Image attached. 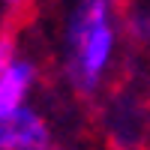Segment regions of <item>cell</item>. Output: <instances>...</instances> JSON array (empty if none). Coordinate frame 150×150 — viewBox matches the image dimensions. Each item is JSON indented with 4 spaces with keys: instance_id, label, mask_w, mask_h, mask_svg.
Listing matches in <instances>:
<instances>
[{
    "instance_id": "obj_7",
    "label": "cell",
    "mask_w": 150,
    "mask_h": 150,
    "mask_svg": "<svg viewBox=\"0 0 150 150\" xmlns=\"http://www.w3.org/2000/svg\"><path fill=\"white\" fill-rule=\"evenodd\" d=\"M117 3H120V6H126V3H129V0H117Z\"/></svg>"
},
{
    "instance_id": "obj_1",
    "label": "cell",
    "mask_w": 150,
    "mask_h": 150,
    "mask_svg": "<svg viewBox=\"0 0 150 150\" xmlns=\"http://www.w3.org/2000/svg\"><path fill=\"white\" fill-rule=\"evenodd\" d=\"M114 0H78L66 24V81L78 96H93L114 54Z\"/></svg>"
},
{
    "instance_id": "obj_4",
    "label": "cell",
    "mask_w": 150,
    "mask_h": 150,
    "mask_svg": "<svg viewBox=\"0 0 150 150\" xmlns=\"http://www.w3.org/2000/svg\"><path fill=\"white\" fill-rule=\"evenodd\" d=\"M126 33L138 45H150V9H138L126 18Z\"/></svg>"
},
{
    "instance_id": "obj_5",
    "label": "cell",
    "mask_w": 150,
    "mask_h": 150,
    "mask_svg": "<svg viewBox=\"0 0 150 150\" xmlns=\"http://www.w3.org/2000/svg\"><path fill=\"white\" fill-rule=\"evenodd\" d=\"M12 60H15V36L3 33L0 36V78H3V72L9 69Z\"/></svg>"
},
{
    "instance_id": "obj_6",
    "label": "cell",
    "mask_w": 150,
    "mask_h": 150,
    "mask_svg": "<svg viewBox=\"0 0 150 150\" xmlns=\"http://www.w3.org/2000/svg\"><path fill=\"white\" fill-rule=\"evenodd\" d=\"M3 3H9V6H15V3H21V0H3Z\"/></svg>"
},
{
    "instance_id": "obj_2",
    "label": "cell",
    "mask_w": 150,
    "mask_h": 150,
    "mask_svg": "<svg viewBox=\"0 0 150 150\" xmlns=\"http://www.w3.org/2000/svg\"><path fill=\"white\" fill-rule=\"evenodd\" d=\"M0 150H54L48 120L30 105L0 111Z\"/></svg>"
},
{
    "instance_id": "obj_3",
    "label": "cell",
    "mask_w": 150,
    "mask_h": 150,
    "mask_svg": "<svg viewBox=\"0 0 150 150\" xmlns=\"http://www.w3.org/2000/svg\"><path fill=\"white\" fill-rule=\"evenodd\" d=\"M33 84H36V66L30 60L15 57L9 63V69L3 72V78H0V111H12V108L24 105Z\"/></svg>"
}]
</instances>
